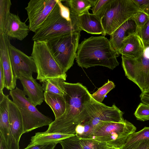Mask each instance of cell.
Segmentation results:
<instances>
[{
  "mask_svg": "<svg viewBox=\"0 0 149 149\" xmlns=\"http://www.w3.org/2000/svg\"><path fill=\"white\" fill-rule=\"evenodd\" d=\"M63 85L66 111L62 116L53 121L46 132L75 134L77 127L89 119L85 104L91 100V94L86 87L80 83L64 81Z\"/></svg>",
  "mask_w": 149,
  "mask_h": 149,
  "instance_id": "1",
  "label": "cell"
},
{
  "mask_svg": "<svg viewBox=\"0 0 149 149\" xmlns=\"http://www.w3.org/2000/svg\"><path fill=\"white\" fill-rule=\"evenodd\" d=\"M119 56L104 36H92L79 44L76 59L82 68L101 66L113 70L119 65Z\"/></svg>",
  "mask_w": 149,
  "mask_h": 149,
  "instance_id": "2",
  "label": "cell"
},
{
  "mask_svg": "<svg viewBox=\"0 0 149 149\" xmlns=\"http://www.w3.org/2000/svg\"><path fill=\"white\" fill-rule=\"evenodd\" d=\"M139 10L133 0H110L96 15L106 35H111L123 23L134 17Z\"/></svg>",
  "mask_w": 149,
  "mask_h": 149,
  "instance_id": "3",
  "label": "cell"
},
{
  "mask_svg": "<svg viewBox=\"0 0 149 149\" xmlns=\"http://www.w3.org/2000/svg\"><path fill=\"white\" fill-rule=\"evenodd\" d=\"M77 17L67 19L62 16L57 3L41 26L34 33L32 40L47 41L71 33L81 31L78 25Z\"/></svg>",
  "mask_w": 149,
  "mask_h": 149,
  "instance_id": "4",
  "label": "cell"
},
{
  "mask_svg": "<svg viewBox=\"0 0 149 149\" xmlns=\"http://www.w3.org/2000/svg\"><path fill=\"white\" fill-rule=\"evenodd\" d=\"M80 32L71 33L46 41L54 58L64 73L74 64L79 45Z\"/></svg>",
  "mask_w": 149,
  "mask_h": 149,
  "instance_id": "5",
  "label": "cell"
},
{
  "mask_svg": "<svg viewBox=\"0 0 149 149\" xmlns=\"http://www.w3.org/2000/svg\"><path fill=\"white\" fill-rule=\"evenodd\" d=\"M31 56L36 68V79L40 82L47 79L57 78L66 80V74L63 72L55 60L47 42L34 41Z\"/></svg>",
  "mask_w": 149,
  "mask_h": 149,
  "instance_id": "6",
  "label": "cell"
},
{
  "mask_svg": "<svg viewBox=\"0 0 149 149\" xmlns=\"http://www.w3.org/2000/svg\"><path fill=\"white\" fill-rule=\"evenodd\" d=\"M9 94L21 114L24 133L44 126H49L53 122L51 118L45 115L39 111L26 97L23 91L17 87L10 91Z\"/></svg>",
  "mask_w": 149,
  "mask_h": 149,
  "instance_id": "7",
  "label": "cell"
},
{
  "mask_svg": "<svg viewBox=\"0 0 149 149\" xmlns=\"http://www.w3.org/2000/svg\"><path fill=\"white\" fill-rule=\"evenodd\" d=\"M136 129L133 124L126 120L124 122L105 123L94 131L91 139L105 142L110 147L119 149Z\"/></svg>",
  "mask_w": 149,
  "mask_h": 149,
  "instance_id": "8",
  "label": "cell"
},
{
  "mask_svg": "<svg viewBox=\"0 0 149 149\" xmlns=\"http://www.w3.org/2000/svg\"><path fill=\"white\" fill-rule=\"evenodd\" d=\"M122 65L125 76L136 84L141 93L149 90V59L144 53L132 59L122 55Z\"/></svg>",
  "mask_w": 149,
  "mask_h": 149,
  "instance_id": "9",
  "label": "cell"
},
{
  "mask_svg": "<svg viewBox=\"0 0 149 149\" xmlns=\"http://www.w3.org/2000/svg\"><path fill=\"white\" fill-rule=\"evenodd\" d=\"M85 106L89 120L92 123L94 131L105 123L125 121L123 117L124 112L115 104L109 107L97 102L91 97Z\"/></svg>",
  "mask_w": 149,
  "mask_h": 149,
  "instance_id": "10",
  "label": "cell"
},
{
  "mask_svg": "<svg viewBox=\"0 0 149 149\" xmlns=\"http://www.w3.org/2000/svg\"><path fill=\"white\" fill-rule=\"evenodd\" d=\"M57 3V0H31L25 8L30 30L35 32L41 26Z\"/></svg>",
  "mask_w": 149,
  "mask_h": 149,
  "instance_id": "11",
  "label": "cell"
},
{
  "mask_svg": "<svg viewBox=\"0 0 149 149\" xmlns=\"http://www.w3.org/2000/svg\"><path fill=\"white\" fill-rule=\"evenodd\" d=\"M10 58L14 76L17 79L20 73L32 76L37 73L35 63L32 57L11 44L10 49Z\"/></svg>",
  "mask_w": 149,
  "mask_h": 149,
  "instance_id": "12",
  "label": "cell"
},
{
  "mask_svg": "<svg viewBox=\"0 0 149 149\" xmlns=\"http://www.w3.org/2000/svg\"><path fill=\"white\" fill-rule=\"evenodd\" d=\"M10 39L4 33L0 35V62L4 72L5 88L10 91L16 88L17 79L14 75L10 58Z\"/></svg>",
  "mask_w": 149,
  "mask_h": 149,
  "instance_id": "13",
  "label": "cell"
},
{
  "mask_svg": "<svg viewBox=\"0 0 149 149\" xmlns=\"http://www.w3.org/2000/svg\"><path fill=\"white\" fill-rule=\"evenodd\" d=\"M23 88V91L28 98L36 107L40 105L44 100V92L42 86L32 76L20 73L18 79Z\"/></svg>",
  "mask_w": 149,
  "mask_h": 149,
  "instance_id": "14",
  "label": "cell"
},
{
  "mask_svg": "<svg viewBox=\"0 0 149 149\" xmlns=\"http://www.w3.org/2000/svg\"><path fill=\"white\" fill-rule=\"evenodd\" d=\"M134 17L127 21L110 35V42L113 48L119 55L123 41L130 36L137 34L138 28Z\"/></svg>",
  "mask_w": 149,
  "mask_h": 149,
  "instance_id": "15",
  "label": "cell"
},
{
  "mask_svg": "<svg viewBox=\"0 0 149 149\" xmlns=\"http://www.w3.org/2000/svg\"><path fill=\"white\" fill-rule=\"evenodd\" d=\"M77 22L81 31L83 30L92 34L106 36L99 17L96 15L90 13L88 11L79 15Z\"/></svg>",
  "mask_w": 149,
  "mask_h": 149,
  "instance_id": "16",
  "label": "cell"
},
{
  "mask_svg": "<svg viewBox=\"0 0 149 149\" xmlns=\"http://www.w3.org/2000/svg\"><path fill=\"white\" fill-rule=\"evenodd\" d=\"M29 31V26L22 22L18 15L11 13L4 33L10 38L22 41L27 36Z\"/></svg>",
  "mask_w": 149,
  "mask_h": 149,
  "instance_id": "17",
  "label": "cell"
},
{
  "mask_svg": "<svg viewBox=\"0 0 149 149\" xmlns=\"http://www.w3.org/2000/svg\"><path fill=\"white\" fill-rule=\"evenodd\" d=\"M145 49L141 39L137 33H135L130 36L123 41L119 54L136 59L143 54Z\"/></svg>",
  "mask_w": 149,
  "mask_h": 149,
  "instance_id": "18",
  "label": "cell"
},
{
  "mask_svg": "<svg viewBox=\"0 0 149 149\" xmlns=\"http://www.w3.org/2000/svg\"><path fill=\"white\" fill-rule=\"evenodd\" d=\"M8 108L10 129L17 142L19 144L20 138L24 134L22 117L17 106L10 99L9 101Z\"/></svg>",
  "mask_w": 149,
  "mask_h": 149,
  "instance_id": "19",
  "label": "cell"
},
{
  "mask_svg": "<svg viewBox=\"0 0 149 149\" xmlns=\"http://www.w3.org/2000/svg\"><path fill=\"white\" fill-rule=\"evenodd\" d=\"M44 101L51 108L55 119L62 116L65 112L66 104L63 95L52 93L44 92Z\"/></svg>",
  "mask_w": 149,
  "mask_h": 149,
  "instance_id": "20",
  "label": "cell"
},
{
  "mask_svg": "<svg viewBox=\"0 0 149 149\" xmlns=\"http://www.w3.org/2000/svg\"><path fill=\"white\" fill-rule=\"evenodd\" d=\"M75 134H67L58 133H50L45 132H38L31 137L29 145L52 142L60 143L62 140Z\"/></svg>",
  "mask_w": 149,
  "mask_h": 149,
  "instance_id": "21",
  "label": "cell"
},
{
  "mask_svg": "<svg viewBox=\"0 0 149 149\" xmlns=\"http://www.w3.org/2000/svg\"><path fill=\"white\" fill-rule=\"evenodd\" d=\"M97 0H68L64 1L70 10L71 13L78 16L88 11L93 7Z\"/></svg>",
  "mask_w": 149,
  "mask_h": 149,
  "instance_id": "22",
  "label": "cell"
},
{
  "mask_svg": "<svg viewBox=\"0 0 149 149\" xmlns=\"http://www.w3.org/2000/svg\"><path fill=\"white\" fill-rule=\"evenodd\" d=\"M65 80L61 78L49 79L42 82V87L44 92L64 95L65 91L63 83Z\"/></svg>",
  "mask_w": 149,
  "mask_h": 149,
  "instance_id": "23",
  "label": "cell"
},
{
  "mask_svg": "<svg viewBox=\"0 0 149 149\" xmlns=\"http://www.w3.org/2000/svg\"><path fill=\"white\" fill-rule=\"evenodd\" d=\"M10 0H0V34L4 33L5 26L11 13Z\"/></svg>",
  "mask_w": 149,
  "mask_h": 149,
  "instance_id": "24",
  "label": "cell"
},
{
  "mask_svg": "<svg viewBox=\"0 0 149 149\" xmlns=\"http://www.w3.org/2000/svg\"><path fill=\"white\" fill-rule=\"evenodd\" d=\"M115 87L114 83L108 80L107 82L99 88L94 93L91 94V96L95 101L102 103L105 96Z\"/></svg>",
  "mask_w": 149,
  "mask_h": 149,
  "instance_id": "25",
  "label": "cell"
},
{
  "mask_svg": "<svg viewBox=\"0 0 149 149\" xmlns=\"http://www.w3.org/2000/svg\"><path fill=\"white\" fill-rule=\"evenodd\" d=\"M79 141L83 149H106L111 147L105 142L92 139L79 138Z\"/></svg>",
  "mask_w": 149,
  "mask_h": 149,
  "instance_id": "26",
  "label": "cell"
},
{
  "mask_svg": "<svg viewBox=\"0 0 149 149\" xmlns=\"http://www.w3.org/2000/svg\"><path fill=\"white\" fill-rule=\"evenodd\" d=\"M145 139H149V127H145L138 132L132 133L128 138L124 145Z\"/></svg>",
  "mask_w": 149,
  "mask_h": 149,
  "instance_id": "27",
  "label": "cell"
},
{
  "mask_svg": "<svg viewBox=\"0 0 149 149\" xmlns=\"http://www.w3.org/2000/svg\"><path fill=\"white\" fill-rule=\"evenodd\" d=\"M134 114L138 120L142 121L149 120V105L143 102L140 103Z\"/></svg>",
  "mask_w": 149,
  "mask_h": 149,
  "instance_id": "28",
  "label": "cell"
},
{
  "mask_svg": "<svg viewBox=\"0 0 149 149\" xmlns=\"http://www.w3.org/2000/svg\"><path fill=\"white\" fill-rule=\"evenodd\" d=\"M60 143L62 149H83L79 141V138L75 135L61 141Z\"/></svg>",
  "mask_w": 149,
  "mask_h": 149,
  "instance_id": "29",
  "label": "cell"
},
{
  "mask_svg": "<svg viewBox=\"0 0 149 149\" xmlns=\"http://www.w3.org/2000/svg\"><path fill=\"white\" fill-rule=\"evenodd\" d=\"M137 34L142 41L145 49L149 47V19L144 25L138 29Z\"/></svg>",
  "mask_w": 149,
  "mask_h": 149,
  "instance_id": "30",
  "label": "cell"
},
{
  "mask_svg": "<svg viewBox=\"0 0 149 149\" xmlns=\"http://www.w3.org/2000/svg\"><path fill=\"white\" fill-rule=\"evenodd\" d=\"M83 124L84 125L83 133L79 138L83 139H92L93 136L94 131L91 121L88 119L83 122Z\"/></svg>",
  "mask_w": 149,
  "mask_h": 149,
  "instance_id": "31",
  "label": "cell"
},
{
  "mask_svg": "<svg viewBox=\"0 0 149 149\" xmlns=\"http://www.w3.org/2000/svg\"><path fill=\"white\" fill-rule=\"evenodd\" d=\"M149 148V139L139 140L127 145H124L119 149H148Z\"/></svg>",
  "mask_w": 149,
  "mask_h": 149,
  "instance_id": "32",
  "label": "cell"
},
{
  "mask_svg": "<svg viewBox=\"0 0 149 149\" xmlns=\"http://www.w3.org/2000/svg\"><path fill=\"white\" fill-rule=\"evenodd\" d=\"M134 19L138 29L144 25L149 19V17L143 12L139 11Z\"/></svg>",
  "mask_w": 149,
  "mask_h": 149,
  "instance_id": "33",
  "label": "cell"
},
{
  "mask_svg": "<svg viewBox=\"0 0 149 149\" xmlns=\"http://www.w3.org/2000/svg\"><path fill=\"white\" fill-rule=\"evenodd\" d=\"M138 6L140 11L149 17V0H133Z\"/></svg>",
  "mask_w": 149,
  "mask_h": 149,
  "instance_id": "34",
  "label": "cell"
},
{
  "mask_svg": "<svg viewBox=\"0 0 149 149\" xmlns=\"http://www.w3.org/2000/svg\"><path fill=\"white\" fill-rule=\"evenodd\" d=\"M57 143L56 142H52L32 145H28L24 149H54Z\"/></svg>",
  "mask_w": 149,
  "mask_h": 149,
  "instance_id": "35",
  "label": "cell"
},
{
  "mask_svg": "<svg viewBox=\"0 0 149 149\" xmlns=\"http://www.w3.org/2000/svg\"><path fill=\"white\" fill-rule=\"evenodd\" d=\"M110 0H97L95 6L91 9L92 13L97 15L104 6Z\"/></svg>",
  "mask_w": 149,
  "mask_h": 149,
  "instance_id": "36",
  "label": "cell"
},
{
  "mask_svg": "<svg viewBox=\"0 0 149 149\" xmlns=\"http://www.w3.org/2000/svg\"><path fill=\"white\" fill-rule=\"evenodd\" d=\"M5 77L1 63L0 62V92H2L5 86Z\"/></svg>",
  "mask_w": 149,
  "mask_h": 149,
  "instance_id": "37",
  "label": "cell"
},
{
  "mask_svg": "<svg viewBox=\"0 0 149 149\" xmlns=\"http://www.w3.org/2000/svg\"><path fill=\"white\" fill-rule=\"evenodd\" d=\"M140 97L142 102L149 105V90L143 93H141Z\"/></svg>",
  "mask_w": 149,
  "mask_h": 149,
  "instance_id": "38",
  "label": "cell"
},
{
  "mask_svg": "<svg viewBox=\"0 0 149 149\" xmlns=\"http://www.w3.org/2000/svg\"><path fill=\"white\" fill-rule=\"evenodd\" d=\"M0 149H8L2 138L0 136Z\"/></svg>",
  "mask_w": 149,
  "mask_h": 149,
  "instance_id": "39",
  "label": "cell"
},
{
  "mask_svg": "<svg viewBox=\"0 0 149 149\" xmlns=\"http://www.w3.org/2000/svg\"><path fill=\"white\" fill-rule=\"evenodd\" d=\"M144 54L146 57L149 59V47H147L146 48L144 52Z\"/></svg>",
  "mask_w": 149,
  "mask_h": 149,
  "instance_id": "40",
  "label": "cell"
},
{
  "mask_svg": "<svg viewBox=\"0 0 149 149\" xmlns=\"http://www.w3.org/2000/svg\"><path fill=\"white\" fill-rule=\"evenodd\" d=\"M5 95L3 94V92H0V102L2 101L4 99Z\"/></svg>",
  "mask_w": 149,
  "mask_h": 149,
  "instance_id": "41",
  "label": "cell"
},
{
  "mask_svg": "<svg viewBox=\"0 0 149 149\" xmlns=\"http://www.w3.org/2000/svg\"><path fill=\"white\" fill-rule=\"evenodd\" d=\"M119 149V148L118 149V148H113V147H110L106 149Z\"/></svg>",
  "mask_w": 149,
  "mask_h": 149,
  "instance_id": "42",
  "label": "cell"
},
{
  "mask_svg": "<svg viewBox=\"0 0 149 149\" xmlns=\"http://www.w3.org/2000/svg\"><path fill=\"white\" fill-rule=\"evenodd\" d=\"M148 149H149V148H148Z\"/></svg>",
  "mask_w": 149,
  "mask_h": 149,
  "instance_id": "43",
  "label": "cell"
}]
</instances>
